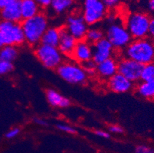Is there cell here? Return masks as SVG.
I'll return each instance as SVG.
<instances>
[{
  "mask_svg": "<svg viewBox=\"0 0 154 153\" xmlns=\"http://www.w3.org/2000/svg\"><path fill=\"white\" fill-rule=\"evenodd\" d=\"M21 25L26 43L32 47H36L41 44L45 32L49 28L48 17L42 12L30 19L22 20Z\"/></svg>",
  "mask_w": 154,
  "mask_h": 153,
  "instance_id": "6da1fadb",
  "label": "cell"
},
{
  "mask_svg": "<svg viewBox=\"0 0 154 153\" xmlns=\"http://www.w3.org/2000/svg\"><path fill=\"white\" fill-rule=\"evenodd\" d=\"M124 53V57L142 65L154 63V41L148 38L133 39Z\"/></svg>",
  "mask_w": 154,
  "mask_h": 153,
  "instance_id": "7a4b0ae2",
  "label": "cell"
},
{
  "mask_svg": "<svg viewBox=\"0 0 154 153\" xmlns=\"http://www.w3.org/2000/svg\"><path fill=\"white\" fill-rule=\"evenodd\" d=\"M56 71L63 81L73 85L86 84L89 77L83 67L75 61H64Z\"/></svg>",
  "mask_w": 154,
  "mask_h": 153,
  "instance_id": "3957f363",
  "label": "cell"
},
{
  "mask_svg": "<svg viewBox=\"0 0 154 153\" xmlns=\"http://www.w3.org/2000/svg\"><path fill=\"white\" fill-rule=\"evenodd\" d=\"M35 55L45 68L57 70L64 62V57L58 47L39 44L35 47Z\"/></svg>",
  "mask_w": 154,
  "mask_h": 153,
  "instance_id": "277c9868",
  "label": "cell"
},
{
  "mask_svg": "<svg viewBox=\"0 0 154 153\" xmlns=\"http://www.w3.org/2000/svg\"><path fill=\"white\" fill-rule=\"evenodd\" d=\"M150 17L144 12H134L127 17L125 27L133 39L145 38L149 36Z\"/></svg>",
  "mask_w": 154,
  "mask_h": 153,
  "instance_id": "5b68a950",
  "label": "cell"
},
{
  "mask_svg": "<svg viewBox=\"0 0 154 153\" xmlns=\"http://www.w3.org/2000/svg\"><path fill=\"white\" fill-rule=\"evenodd\" d=\"M0 34L5 45L19 47L26 43L21 23L0 20Z\"/></svg>",
  "mask_w": 154,
  "mask_h": 153,
  "instance_id": "8992f818",
  "label": "cell"
},
{
  "mask_svg": "<svg viewBox=\"0 0 154 153\" xmlns=\"http://www.w3.org/2000/svg\"><path fill=\"white\" fill-rule=\"evenodd\" d=\"M105 38L110 42L114 49H125L132 41L133 38L124 25L112 23L107 27Z\"/></svg>",
  "mask_w": 154,
  "mask_h": 153,
  "instance_id": "52a82bcc",
  "label": "cell"
},
{
  "mask_svg": "<svg viewBox=\"0 0 154 153\" xmlns=\"http://www.w3.org/2000/svg\"><path fill=\"white\" fill-rule=\"evenodd\" d=\"M107 15V8L101 0H85L83 16L88 26H93L103 20Z\"/></svg>",
  "mask_w": 154,
  "mask_h": 153,
  "instance_id": "ba28073f",
  "label": "cell"
},
{
  "mask_svg": "<svg viewBox=\"0 0 154 153\" xmlns=\"http://www.w3.org/2000/svg\"><path fill=\"white\" fill-rule=\"evenodd\" d=\"M64 28L77 41L84 40L88 30L83 16L78 14H72L67 18Z\"/></svg>",
  "mask_w": 154,
  "mask_h": 153,
  "instance_id": "9c48e42d",
  "label": "cell"
},
{
  "mask_svg": "<svg viewBox=\"0 0 154 153\" xmlns=\"http://www.w3.org/2000/svg\"><path fill=\"white\" fill-rule=\"evenodd\" d=\"M143 67L142 64L124 57L118 61V73L131 82L136 83L140 81Z\"/></svg>",
  "mask_w": 154,
  "mask_h": 153,
  "instance_id": "30bf717a",
  "label": "cell"
},
{
  "mask_svg": "<svg viewBox=\"0 0 154 153\" xmlns=\"http://www.w3.org/2000/svg\"><path fill=\"white\" fill-rule=\"evenodd\" d=\"M92 49H93L92 60L97 64L113 57V54L115 50L113 45L110 44V42L106 38H103L98 42H97L96 44L92 45Z\"/></svg>",
  "mask_w": 154,
  "mask_h": 153,
  "instance_id": "8fae6325",
  "label": "cell"
},
{
  "mask_svg": "<svg viewBox=\"0 0 154 153\" xmlns=\"http://www.w3.org/2000/svg\"><path fill=\"white\" fill-rule=\"evenodd\" d=\"M107 88L110 91L116 93H125L132 90L134 83L131 82L124 76L117 73L107 81Z\"/></svg>",
  "mask_w": 154,
  "mask_h": 153,
  "instance_id": "7c38bea8",
  "label": "cell"
},
{
  "mask_svg": "<svg viewBox=\"0 0 154 153\" xmlns=\"http://www.w3.org/2000/svg\"><path fill=\"white\" fill-rule=\"evenodd\" d=\"M92 55H93L92 45L84 39V40L78 41L71 57L74 59V61L82 64L92 60Z\"/></svg>",
  "mask_w": 154,
  "mask_h": 153,
  "instance_id": "4fadbf2b",
  "label": "cell"
},
{
  "mask_svg": "<svg viewBox=\"0 0 154 153\" xmlns=\"http://www.w3.org/2000/svg\"><path fill=\"white\" fill-rule=\"evenodd\" d=\"M118 73V61L111 57L97 64L96 74L104 81H108Z\"/></svg>",
  "mask_w": 154,
  "mask_h": 153,
  "instance_id": "5bb4252c",
  "label": "cell"
},
{
  "mask_svg": "<svg viewBox=\"0 0 154 153\" xmlns=\"http://www.w3.org/2000/svg\"><path fill=\"white\" fill-rule=\"evenodd\" d=\"M0 17L2 20L14 23H21L23 19L21 12L20 0H16L5 8L0 10Z\"/></svg>",
  "mask_w": 154,
  "mask_h": 153,
  "instance_id": "9a60e30c",
  "label": "cell"
},
{
  "mask_svg": "<svg viewBox=\"0 0 154 153\" xmlns=\"http://www.w3.org/2000/svg\"><path fill=\"white\" fill-rule=\"evenodd\" d=\"M78 41L70 35L65 28H61V38H60L58 49L64 56L71 57Z\"/></svg>",
  "mask_w": 154,
  "mask_h": 153,
  "instance_id": "2e32d148",
  "label": "cell"
},
{
  "mask_svg": "<svg viewBox=\"0 0 154 153\" xmlns=\"http://www.w3.org/2000/svg\"><path fill=\"white\" fill-rule=\"evenodd\" d=\"M45 97L48 103L52 107L64 109L71 106V102L69 98L64 96L54 89H48L45 91Z\"/></svg>",
  "mask_w": 154,
  "mask_h": 153,
  "instance_id": "e0dca14e",
  "label": "cell"
},
{
  "mask_svg": "<svg viewBox=\"0 0 154 153\" xmlns=\"http://www.w3.org/2000/svg\"><path fill=\"white\" fill-rule=\"evenodd\" d=\"M22 19H30L40 13V7L35 0H20Z\"/></svg>",
  "mask_w": 154,
  "mask_h": 153,
  "instance_id": "ac0fdd59",
  "label": "cell"
},
{
  "mask_svg": "<svg viewBox=\"0 0 154 153\" xmlns=\"http://www.w3.org/2000/svg\"><path fill=\"white\" fill-rule=\"evenodd\" d=\"M61 38V28L49 27L42 38V44L58 47Z\"/></svg>",
  "mask_w": 154,
  "mask_h": 153,
  "instance_id": "d6986e66",
  "label": "cell"
},
{
  "mask_svg": "<svg viewBox=\"0 0 154 153\" xmlns=\"http://www.w3.org/2000/svg\"><path fill=\"white\" fill-rule=\"evenodd\" d=\"M137 94L140 97L147 99H154V81L143 82L141 81L136 88Z\"/></svg>",
  "mask_w": 154,
  "mask_h": 153,
  "instance_id": "ffe728a7",
  "label": "cell"
},
{
  "mask_svg": "<svg viewBox=\"0 0 154 153\" xmlns=\"http://www.w3.org/2000/svg\"><path fill=\"white\" fill-rule=\"evenodd\" d=\"M19 56V49L15 46L4 45L0 49V60L12 62L15 61Z\"/></svg>",
  "mask_w": 154,
  "mask_h": 153,
  "instance_id": "44dd1931",
  "label": "cell"
},
{
  "mask_svg": "<svg viewBox=\"0 0 154 153\" xmlns=\"http://www.w3.org/2000/svg\"><path fill=\"white\" fill-rule=\"evenodd\" d=\"M103 38H105L104 32L99 28L93 27L88 29L86 35H85V40L90 44L94 45V44H96L97 42H98L99 41L103 39Z\"/></svg>",
  "mask_w": 154,
  "mask_h": 153,
  "instance_id": "7402d4cb",
  "label": "cell"
},
{
  "mask_svg": "<svg viewBox=\"0 0 154 153\" xmlns=\"http://www.w3.org/2000/svg\"><path fill=\"white\" fill-rule=\"evenodd\" d=\"M75 0H52L51 8L56 14H62L71 8Z\"/></svg>",
  "mask_w": 154,
  "mask_h": 153,
  "instance_id": "603a6c76",
  "label": "cell"
},
{
  "mask_svg": "<svg viewBox=\"0 0 154 153\" xmlns=\"http://www.w3.org/2000/svg\"><path fill=\"white\" fill-rule=\"evenodd\" d=\"M140 81L143 82L154 81V63L143 65L140 75Z\"/></svg>",
  "mask_w": 154,
  "mask_h": 153,
  "instance_id": "cb8c5ba5",
  "label": "cell"
},
{
  "mask_svg": "<svg viewBox=\"0 0 154 153\" xmlns=\"http://www.w3.org/2000/svg\"><path fill=\"white\" fill-rule=\"evenodd\" d=\"M14 70V64L12 62L0 60V77L5 76L12 73Z\"/></svg>",
  "mask_w": 154,
  "mask_h": 153,
  "instance_id": "d4e9b609",
  "label": "cell"
},
{
  "mask_svg": "<svg viewBox=\"0 0 154 153\" xmlns=\"http://www.w3.org/2000/svg\"><path fill=\"white\" fill-rule=\"evenodd\" d=\"M56 128L60 131L63 132V133H67V134L75 135L78 133L76 128H75L71 125L67 124V123H58L56 125Z\"/></svg>",
  "mask_w": 154,
  "mask_h": 153,
  "instance_id": "484cf974",
  "label": "cell"
},
{
  "mask_svg": "<svg viewBox=\"0 0 154 153\" xmlns=\"http://www.w3.org/2000/svg\"><path fill=\"white\" fill-rule=\"evenodd\" d=\"M81 65L83 67V68L85 70V71L88 73V74L89 76L96 74L97 64L93 60H91V61H88L87 62L83 63Z\"/></svg>",
  "mask_w": 154,
  "mask_h": 153,
  "instance_id": "4316f807",
  "label": "cell"
},
{
  "mask_svg": "<svg viewBox=\"0 0 154 153\" xmlns=\"http://www.w3.org/2000/svg\"><path fill=\"white\" fill-rule=\"evenodd\" d=\"M21 131L22 130H21L20 127H18V126L12 127V128H11L10 130H9L5 133V137L7 139H13L14 138L17 137L20 134Z\"/></svg>",
  "mask_w": 154,
  "mask_h": 153,
  "instance_id": "83f0119b",
  "label": "cell"
},
{
  "mask_svg": "<svg viewBox=\"0 0 154 153\" xmlns=\"http://www.w3.org/2000/svg\"><path fill=\"white\" fill-rule=\"evenodd\" d=\"M108 132L110 133H113V134L120 135L124 133V129L123 128V126H120V125L113 124L109 126Z\"/></svg>",
  "mask_w": 154,
  "mask_h": 153,
  "instance_id": "f1b7e54d",
  "label": "cell"
},
{
  "mask_svg": "<svg viewBox=\"0 0 154 153\" xmlns=\"http://www.w3.org/2000/svg\"><path fill=\"white\" fill-rule=\"evenodd\" d=\"M134 153H154V148L148 145H140L136 147Z\"/></svg>",
  "mask_w": 154,
  "mask_h": 153,
  "instance_id": "f546056e",
  "label": "cell"
},
{
  "mask_svg": "<svg viewBox=\"0 0 154 153\" xmlns=\"http://www.w3.org/2000/svg\"><path fill=\"white\" fill-rule=\"evenodd\" d=\"M107 8H115L120 2V0H101Z\"/></svg>",
  "mask_w": 154,
  "mask_h": 153,
  "instance_id": "4dcf8cb0",
  "label": "cell"
},
{
  "mask_svg": "<svg viewBox=\"0 0 154 153\" xmlns=\"http://www.w3.org/2000/svg\"><path fill=\"white\" fill-rule=\"evenodd\" d=\"M94 134L97 136L104 139H107L110 137V133L108 131H105L103 130H96L94 131Z\"/></svg>",
  "mask_w": 154,
  "mask_h": 153,
  "instance_id": "1f68e13d",
  "label": "cell"
},
{
  "mask_svg": "<svg viewBox=\"0 0 154 153\" xmlns=\"http://www.w3.org/2000/svg\"><path fill=\"white\" fill-rule=\"evenodd\" d=\"M38 5H39L40 8H48V7L51 6V2L52 0H35Z\"/></svg>",
  "mask_w": 154,
  "mask_h": 153,
  "instance_id": "d6a6232c",
  "label": "cell"
},
{
  "mask_svg": "<svg viewBox=\"0 0 154 153\" xmlns=\"http://www.w3.org/2000/svg\"><path fill=\"white\" fill-rule=\"evenodd\" d=\"M33 122H34L36 125L40 126H47L48 125V122L46 121L45 120H44V119L40 117H35L34 119H33Z\"/></svg>",
  "mask_w": 154,
  "mask_h": 153,
  "instance_id": "836d02e7",
  "label": "cell"
},
{
  "mask_svg": "<svg viewBox=\"0 0 154 153\" xmlns=\"http://www.w3.org/2000/svg\"><path fill=\"white\" fill-rule=\"evenodd\" d=\"M15 1H16V0H0V10L5 8V7L12 4Z\"/></svg>",
  "mask_w": 154,
  "mask_h": 153,
  "instance_id": "e575fe53",
  "label": "cell"
},
{
  "mask_svg": "<svg viewBox=\"0 0 154 153\" xmlns=\"http://www.w3.org/2000/svg\"><path fill=\"white\" fill-rule=\"evenodd\" d=\"M149 35L150 36V38L154 39V18L151 19L150 23H149Z\"/></svg>",
  "mask_w": 154,
  "mask_h": 153,
  "instance_id": "d590c367",
  "label": "cell"
},
{
  "mask_svg": "<svg viewBox=\"0 0 154 153\" xmlns=\"http://www.w3.org/2000/svg\"><path fill=\"white\" fill-rule=\"evenodd\" d=\"M148 5H149V9L152 11H154V0H149Z\"/></svg>",
  "mask_w": 154,
  "mask_h": 153,
  "instance_id": "8d00e7d4",
  "label": "cell"
},
{
  "mask_svg": "<svg viewBox=\"0 0 154 153\" xmlns=\"http://www.w3.org/2000/svg\"><path fill=\"white\" fill-rule=\"evenodd\" d=\"M4 45H5V44H4V42H3V40H2V35H1V34H0V49L2 48Z\"/></svg>",
  "mask_w": 154,
  "mask_h": 153,
  "instance_id": "74e56055",
  "label": "cell"
}]
</instances>
